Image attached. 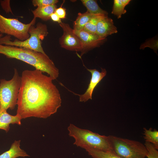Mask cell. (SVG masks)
I'll return each instance as SVG.
<instances>
[{"label": "cell", "mask_w": 158, "mask_h": 158, "mask_svg": "<svg viewBox=\"0 0 158 158\" xmlns=\"http://www.w3.org/2000/svg\"><path fill=\"white\" fill-rule=\"evenodd\" d=\"M37 69L22 73L16 114L21 119L30 117L46 118L61 106L59 91L49 76Z\"/></svg>", "instance_id": "1"}, {"label": "cell", "mask_w": 158, "mask_h": 158, "mask_svg": "<svg viewBox=\"0 0 158 158\" xmlns=\"http://www.w3.org/2000/svg\"><path fill=\"white\" fill-rule=\"evenodd\" d=\"M21 61L46 73L52 80L59 77V69L47 54L28 49L0 44V54Z\"/></svg>", "instance_id": "2"}, {"label": "cell", "mask_w": 158, "mask_h": 158, "mask_svg": "<svg viewBox=\"0 0 158 158\" xmlns=\"http://www.w3.org/2000/svg\"><path fill=\"white\" fill-rule=\"evenodd\" d=\"M68 135L75 140L73 144L85 149L87 147L105 151L113 152L108 136L102 135L90 130L79 128L70 123Z\"/></svg>", "instance_id": "3"}, {"label": "cell", "mask_w": 158, "mask_h": 158, "mask_svg": "<svg viewBox=\"0 0 158 158\" xmlns=\"http://www.w3.org/2000/svg\"><path fill=\"white\" fill-rule=\"evenodd\" d=\"M31 25L28 30L29 38L23 41L15 39L11 40V36L7 35L0 38V44L28 49L46 54L42 46V41L48 34L47 25L40 22L38 23L36 26Z\"/></svg>", "instance_id": "4"}, {"label": "cell", "mask_w": 158, "mask_h": 158, "mask_svg": "<svg viewBox=\"0 0 158 158\" xmlns=\"http://www.w3.org/2000/svg\"><path fill=\"white\" fill-rule=\"evenodd\" d=\"M113 152L121 158H145L147 152L144 144L133 140L108 136Z\"/></svg>", "instance_id": "5"}, {"label": "cell", "mask_w": 158, "mask_h": 158, "mask_svg": "<svg viewBox=\"0 0 158 158\" xmlns=\"http://www.w3.org/2000/svg\"><path fill=\"white\" fill-rule=\"evenodd\" d=\"M21 77L17 70L15 68L11 79L0 80V106L3 109L13 110L17 105Z\"/></svg>", "instance_id": "6"}, {"label": "cell", "mask_w": 158, "mask_h": 158, "mask_svg": "<svg viewBox=\"0 0 158 158\" xmlns=\"http://www.w3.org/2000/svg\"><path fill=\"white\" fill-rule=\"evenodd\" d=\"M36 19L33 18L29 23L26 24L18 19L7 18L0 14V33L13 36L20 41H23L30 37L29 28L35 25Z\"/></svg>", "instance_id": "7"}, {"label": "cell", "mask_w": 158, "mask_h": 158, "mask_svg": "<svg viewBox=\"0 0 158 158\" xmlns=\"http://www.w3.org/2000/svg\"><path fill=\"white\" fill-rule=\"evenodd\" d=\"M63 30V34L59 39L61 47L66 49L76 52L81 51L82 43L78 37L69 25L62 22L59 24Z\"/></svg>", "instance_id": "8"}, {"label": "cell", "mask_w": 158, "mask_h": 158, "mask_svg": "<svg viewBox=\"0 0 158 158\" xmlns=\"http://www.w3.org/2000/svg\"><path fill=\"white\" fill-rule=\"evenodd\" d=\"M73 30L82 44V49L80 51L81 53L80 55L79 56L80 58L90 50L100 46L106 39V38L100 37L96 34L90 33L83 30L80 31Z\"/></svg>", "instance_id": "9"}, {"label": "cell", "mask_w": 158, "mask_h": 158, "mask_svg": "<svg viewBox=\"0 0 158 158\" xmlns=\"http://www.w3.org/2000/svg\"><path fill=\"white\" fill-rule=\"evenodd\" d=\"M83 65L87 70L91 73L92 75L87 88L85 93L81 95L76 94L70 90L69 91L72 92L74 94L79 96L80 102H85L89 99H92V95L94 89L106 76L107 71L105 69L101 68L102 71L100 72L95 69H88L84 65Z\"/></svg>", "instance_id": "10"}, {"label": "cell", "mask_w": 158, "mask_h": 158, "mask_svg": "<svg viewBox=\"0 0 158 158\" xmlns=\"http://www.w3.org/2000/svg\"><path fill=\"white\" fill-rule=\"evenodd\" d=\"M118 32L113 20L108 16H102L97 25L96 34L100 37L106 38L108 36Z\"/></svg>", "instance_id": "11"}, {"label": "cell", "mask_w": 158, "mask_h": 158, "mask_svg": "<svg viewBox=\"0 0 158 158\" xmlns=\"http://www.w3.org/2000/svg\"><path fill=\"white\" fill-rule=\"evenodd\" d=\"M21 119L17 114L12 115L8 114L7 110L2 109L0 106V129L7 133L9 130L11 124H21Z\"/></svg>", "instance_id": "12"}, {"label": "cell", "mask_w": 158, "mask_h": 158, "mask_svg": "<svg viewBox=\"0 0 158 158\" xmlns=\"http://www.w3.org/2000/svg\"><path fill=\"white\" fill-rule=\"evenodd\" d=\"M20 140H15L8 150L0 155V158H16L30 156L20 148Z\"/></svg>", "instance_id": "13"}, {"label": "cell", "mask_w": 158, "mask_h": 158, "mask_svg": "<svg viewBox=\"0 0 158 158\" xmlns=\"http://www.w3.org/2000/svg\"><path fill=\"white\" fill-rule=\"evenodd\" d=\"M57 8L56 4L37 7L34 10H32L34 18H39L43 20L47 21L50 19V16L55 12Z\"/></svg>", "instance_id": "14"}, {"label": "cell", "mask_w": 158, "mask_h": 158, "mask_svg": "<svg viewBox=\"0 0 158 158\" xmlns=\"http://www.w3.org/2000/svg\"><path fill=\"white\" fill-rule=\"evenodd\" d=\"M83 4L87 9V11L93 15L108 16V13L99 7L96 1L94 0H81Z\"/></svg>", "instance_id": "15"}, {"label": "cell", "mask_w": 158, "mask_h": 158, "mask_svg": "<svg viewBox=\"0 0 158 158\" xmlns=\"http://www.w3.org/2000/svg\"><path fill=\"white\" fill-rule=\"evenodd\" d=\"M85 149L93 158H121L113 152L105 151L89 147Z\"/></svg>", "instance_id": "16"}, {"label": "cell", "mask_w": 158, "mask_h": 158, "mask_svg": "<svg viewBox=\"0 0 158 158\" xmlns=\"http://www.w3.org/2000/svg\"><path fill=\"white\" fill-rule=\"evenodd\" d=\"M92 16L87 11L84 13H79L74 22L73 29L77 31L83 30Z\"/></svg>", "instance_id": "17"}, {"label": "cell", "mask_w": 158, "mask_h": 158, "mask_svg": "<svg viewBox=\"0 0 158 158\" xmlns=\"http://www.w3.org/2000/svg\"><path fill=\"white\" fill-rule=\"evenodd\" d=\"M130 1V0H114L111 13L116 16L118 19L121 18L122 15L126 12L125 8Z\"/></svg>", "instance_id": "18"}, {"label": "cell", "mask_w": 158, "mask_h": 158, "mask_svg": "<svg viewBox=\"0 0 158 158\" xmlns=\"http://www.w3.org/2000/svg\"><path fill=\"white\" fill-rule=\"evenodd\" d=\"M143 130V138L145 142L152 143L156 149L158 150V131L155 129L152 130L151 128L149 129L144 128Z\"/></svg>", "instance_id": "19"}, {"label": "cell", "mask_w": 158, "mask_h": 158, "mask_svg": "<svg viewBox=\"0 0 158 158\" xmlns=\"http://www.w3.org/2000/svg\"><path fill=\"white\" fill-rule=\"evenodd\" d=\"M104 16L107 15H93L83 30L90 33L96 34L97 23L100 19Z\"/></svg>", "instance_id": "20"}, {"label": "cell", "mask_w": 158, "mask_h": 158, "mask_svg": "<svg viewBox=\"0 0 158 158\" xmlns=\"http://www.w3.org/2000/svg\"><path fill=\"white\" fill-rule=\"evenodd\" d=\"M147 151L146 157L147 158H158V151L151 143L145 142L144 144Z\"/></svg>", "instance_id": "21"}, {"label": "cell", "mask_w": 158, "mask_h": 158, "mask_svg": "<svg viewBox=\"0 0 158 158\" xmlns=\"http://www.w3.org/2000/svg\"><path fill=\"white\" fill-rule=\"evenodd\" d=\"M59 2L57 0H33L32 4L35 7H43L56 4Z\"/></svg>", "instance_id": "22"}, {"label": "cell", "mask_w": 158, "mask_h": 158, "mask_svg": "<svg viewBox=\"0 0 158 158\" xmlns=\"http://www.w3.org/2000/svg\"><path fill=\"white\" fill-rule=\"evenodd\" d=\"M0 3L3 9L6 13H12L10 5V0H0Z\"/></svg>", "instance_id": "23"}, {"label": "cell", "mask_w": 158, "mask_h": 158, "mask_svg": "<svg viewBox=\"0 0 158 158\" xmlns=\"http://www.w3.org/2000/svg\"><path fill=\"white\" fill-rule=\"evenodd\" d=\"M55 12L58 16L60 19H64L66 16V9L64 8L61 7L56 8Z\"/></svg>", "instance_id": "24"}, {"label": "cell", "mask_w": 158, "mask_h": 158, "mask_svg": "<svg viewBox=\"0 0 158 158\" xmlns=\"http://www.w3.org/2000/svg\"><path fill=\"white\" fill-rule=\"evenodd\" d=\"M50 19L54 22H56L59 24L62 23L60 19L57 14L55 13H52L50 16Z\"/></svg>", "instance_id": "25"}, {"label": "cell", "mask_w": 158, "mask_h": 158, "mask_svg": "<svg viewBox=\"0 0 158 158\" xmlns=\"http://www.w3.org/2000/svg\"><path fill=\"white\" fill-rule=\"evenodd\" d=\"M3 35L2 34L0 33V38L2 37Z\"/></svg>", "instance_id": "26"}]
</instances>
